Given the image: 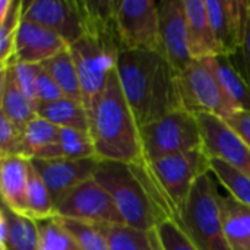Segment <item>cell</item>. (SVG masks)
<instances>
[{"label": "cell", "mask_w": 250, "mask_h": 250, "mask_svg": "<svg viewBox=\"0 0 250 250\" xmlns=\"http://www.w3.org/2000/svg\"><path fill=\"white\" fill-rule=\"evenodd\" d=\"M116 69L139 127L185 110L180 73L160 53L123 50L119 53Z\"/></svg>", "instance_id": "6da1fadb"}, {"label": "cell", "mask_w": 250, "mask_h": 250, "mask_svg": "<svg viewBox=\"0 0 250 250\" xmlns=\"http://www.w3.org/2000/svg\"><path fill=\"white\" fill-rule=\"evenodd\" d=\"M89 133L100 161L138 163L142 158L139 126L123 94L117 69L88 113Z\"/></svg>", "instance_id": "7a4b0ae2"}, {"label": "cell", "mask_w": 250, "mask_h": 250, "mask_svg": "<svg viewBox=\"0 0 250 250\" xmlns=\"http://www.w3.org/2000/svg\"><path fill=\"white\" fill-rule=\"evenodd\" d=\"M94 179L111 196L125 226L152 231L167 220L155 201L152 185L141 161L133 164L100 161Z\"/></svg>", "instance_id": "3957f363"}, {"label": "cell", "mask_w": 250, "mask_h": 250, "mask_svg": "<svg viewBox=\"0 0 250 250\" xmlns=\"http://www.w3.org/2000/svg\"><path fill=\"white\" fill-rule=\"evenodd\" d=\"M139 161L149 177L163 214L168 220L179 223L195 182L211 171L208 154L204 149H196L152 163Z\"/></svg>", "instance_id": "277c9868"}, {"label": "cell", "mask_w": 250, "mask_h": 250, "mask_svg": "<svg viewBox=\"0 0 250 250\" xmlns=\"http://www.w3.org/2000/svg\"><path fill=\"white\" fill-rule=\"evenodd\" d=\"M212 176L209 171L195 182L177 224L199 250H230L221 220V195Z\"/></svg>", "instance_id": "5b68a950"}, {"label": "cell", "mask_w": 250, "mask_h": 250, "mask_svg": "<svg viewBox=\"0 0 250 250\" xmlns=\"http://www.w3.org/2000/svg\"><path fill=\"white\" fill-rule=\"evenodd\" d=\"M142 161L152 163L166 157L204 149L195 114L179 110L139 127Z\"/></svg>", "instance_id": "8992f818"}, {"label": "cell", "mask_w": 250, "mask_h": 250, "mask_svg": "<svg viewBox=\"0 0 250 250\" xmlns=\"http://www.w3.org/2000/svg\"><path fill=\"white\" fill-rule=\"evenodd\" d=\"M69 50L78 70L83 107L89 113L104 92L111 73L116 70L122 48L116 42L85 35L69 45Z\"/></svg>", "instance_id": "52a82bcc"}, {"label": "cell", "mask_w": 250, "mask_h": 250, "mask_svg": "<svg viewBox=\"0 0 250 250\" xmlns=\"http://www.w3.org/2000/svg\"><path fill=\"white\" fill-rule=\"evenodd\" d=\"M180 89L185 110L195 116L211 113L226 119L236 111L220 85L214 57L193 60L180 73Z\"/></svg>", "instance_id": "ba28073f"}, {"label": "cell", "mask_w": 250, "mask_h": 250, "mask_svg": "<svg viewBox=\"0 0 250 250\" xmlns=\"http://www.w3.org/2000/svg\"><path fill=\"white\" fill-rule=\"evenodd\" d=\"M116 25L122 51L142 50L160 53L158 1L122 0L117 1Z\"/></svg>", "instance_id": "9c48e42d"}, {"label": "cell", "mask_w": 250, "mask_h": 250, "mask_svg": "<svg viewBox=\"0 0 250 250\" xmlns=\"http://www.w3.org/2000/svg\"><path fill=\"white\" fill-rule=\"evenodd\" d=\"M56 217L104 226L125 224L111 196L94 177L76 186L56 205Z\"/></svg>", "instance_id": "30bf717a"}, {"label": "cell", "mask_w": 250, "mask_h": 250, "mask_svg": "<svg viewBox=\"0 0 250 250\" xmlns=\"http://www.w3.org/2000/svg\"><path fill=\"white\" fill-rule=\"evenodd\" d=\"M23 19L45 26L67 45L75 44L86 35L81 0L23 1Z\"/></svg>", "instance_id": "8fae6325"}, {"label": "cell", "mask_w": 250, "mask_h": 250, "mask_svg": "<svg viewBox=\"0 0 250 250\" xmlns=\"http://www.w3.org/2000/svg\"><path fill=\"white\" fill-rule=\"evenodd\" d=\"M204 151L209 158H218L237 171L250 177L249 145L218 116L211 113L196 114Z\"/></svg>", "instance_id": "7c38bea8"}, {"label": "cell", "mask_w": 250, "mask_h": 250, "mask_svg": "<svg viewBox=\"0 0 250 250\" xmlns=\"http://www.w3.org/2000/svg\"><path fill=\"white\" fill-rule=\"evenodd\" d=\"M160 54L179 72H185L193 62L189 42L185 0L158 1Z\"/></svg>", "instance_id": "4fadbf2b"}, {"label": "cell", "mask_w": 250, "mask_h": 250, "mask_svg": "<svg viewBox=\"0 0 250 250\" xmlns=\"http://www.w3.org/2000/svg\"><path fill=\"white\" fill-rule=\"evenodd\" d=\"M98 163L100 160L97 157L85 160H67L63 157L53 160H31L32 167L51 195L54 209L70 190L94 177Z\"/></svg>", "instance_id": "5bb4252c"}, {"label": "cell", "mask_w": 250, "mask_h": 250, "mask_svg": "<svg viewBox=\"0 0 250 250\" xmlns=\"http://www.w3.org/2000/svg\"><path fill=\"white\" fill-rule=\"evenodd\" d=\"M207 10L221 54L233 56L246 31L250 0H207Z\"/></svg>", "instance_id": "9a60e30c"}, {"label": "cell", "mask_w": 250, "mask_h": 250, "mask_svg": "<svg viewBox=\"0 0 250 250\" xmlns=\"http://www.w3.org/2000/svg\"><path fill=\"white\" fill-rule=\"evenodd\" d=\"M66 48H69V45L53 31L22 18L15 41L12 63L41 64Z\"/></svg>", "instance_id": "2e32d148"}, {"label": "cell", "mask_w": 250, "mask_h": 250, "mask_svg": "<svg viewBox=\"0 0 250 250\" xmlns=\"http://www.w3.org/2000/svg\"><path fill=\"white\" fill-rule=\"evenodd\" d=\"M31 160L19 155L0 157V192L3 205L28 217V183Z\"/></svg>", "instance_id": "e0dca14e"}, {"label": "cell", "mask_w": 250, "mask_h": 250, "mask_svg": "<svg viewBox=\"0 0 250 250\" xmlns=\"http://www.w3.org/2000/svg\"><path fill=\"white\" fill-rule=\"evenodd\" d=\"M190 53L193 60L208 59L221 54L215 34L212 31L207 0H185Z\"/></svg>", "instance_id": "ac0fdd59"}, {"label": "cell", "mask_w": 250, "mask_h": 250, "mask_svg": "<svg viewBox=\"0 0 250 250\" xmlns=\"http://www.w3.org/2000/svg\"><path fill=\"white\" fill-rule=\"evenodd\" d=\"M0 250H40L38 223L1 207Z\"/></svg>", "instance_id": "d6986e66"}, {"label": "cell", "mask_w": 250, "mask_h": 250, "mask_svg": "<svg viewBox=\"0 0 250 250\" xmlns=\"http://www.w3.org/2000/svg\"><path fill=\"white\" fill-rule=\"evenodd\" d=\"M0 114L21 129L37 116V108L21 89L12 64L0 70Z\"/></svg>", "instance_id": "ffe728a7"}, {"label": "cell", "mask_w": 250, "mask_h": 250, "mask_svg": "<svg viewBox=\"0 0 250 250\" xmlns=\"http://www.w3.org/2000/svg\"><path fill=\"white\" fill-rule=\"evenodd\" d=\"M23 155L28 160L62 158L60 127L35 116L23 127Z\"/></svg>", "instance_id": "44dd1931"}, {"label": "cell", "mask_w": 250, "mask_h": 250, "mask_svg": "<svg viewBox=\"0 0 250 250\" xmlns=\"http://www.w3.org/2000/svg\"><path fill=\"white\" fill-rule=\"evenodd\" d=\"M223 229L230 250H250V208L231 195L220 199Z\"/></svg>", "instance_id": "7402d4cb"}, {"label": "cell", "mask_w": 250, "mask_h": 250, "mask_svg": "<svg viewBox=\"0 0 250 250\" xmlns=\"http://www.w3.org/2000/svg\"><path fill=\"white\" fill-rule=\"evenodd\" d=\"M215 72L223 91L234 110H250V85L234 64L231 56L218 54L214 57Z\"/></svg>", "instance_id": "603a6c76"}, {"label": "cell", "mask_w": 250, "mask_h": 250, "mask_svg": "<svg viewBox=\"0 0 250 250\" xmlns=\"http://www.w3.org/2000/svg\"><path fill=\"white\" fill-rule=\"evenodd\" d=\"M37 116L45 119L57 127H69L89 132L88 111L83 104L64 97L57 101L38 105Z\"/></svg>", "instance_id": "cb8c5ba5"}, {"label": "cell", "mask_w": 250, "mask_h": 250, "mask_svg": "<svg viewBox=\"0 0 250 250\" xmlns=\"http://www.w3.org/2000/svg\"><path fill=\"white\" fill-rule=\"evenodd\" d=\"M41 66L53 76L56 83L60 86L64 98L83 104L78 70H76V66H75V62L69 48L45 60L44 63H41Z\"/></svg>", "instance_id": "d4e9b609"}, {"label": "cell", "mask_w": 250, "mask_h": 250, "mask_svg": "<svg viewBox=\"0 0 250 250\" xmlns=\"http://www.w3.org/2000/svg\"><path fill=\"white\" fill-rule=\"evenodd\" d=\"M110 250H163L155 230L142 231L125 224L108 226Z\"/></svg>", "instance_id": "484cf974"}, {"label": "cell", "mask_w": 250, "mask_h": 250, "mask_svg": "<svg viewBox=\"0 0 250 250\" xmlns=\"http://www.w3.org/2000/svg\"><path fill=\"white\" fill-rule=\"evenodd\" d=\"M82 250H110L108 226L57 217Z\"/></svg>", "instance_id": "4316f807"}, {"label": "cell", "mask_w": 250, "mask_h": 250, "mask_svg": "<svg viewBox=\"0 0 250 250\" xmlns=\"http://www.w3.org/2000/svg\"><path fill=\"white\" fill-rule=\"evenodd\" d=\"M23 18V1L12 0L4 16L0 18V70L7 67L15 54V41Z\"/></svg>", "instance_id": "83f0119b"}, {"label": "cell", "mask_w": 250, "mask_h": 250, "mask_svg": "<svg viewBox=\"0 0 250 250\" xmlns=\"http://www.w3.org/2000/svg\"><path fill=\"white\" fill-rule=\"evenodd\" d=\"M28 217L35 221H44L56 217L54 204L51 195L31 164L29 183H28Z\"/></svg>", "instance_id": "f1b7e54d"}, {"label": "cell", "mask_w": 250, "mask_h": 250, "mask_svg": "<svg viewBox=\"0 0 250 250\" xmlns=\"http://www.w3.org/2000/svg\"><path fill=\"white\" fill-rule=\"evenodd\" d=\"M211 173L221 182L233 198L250 208V177L218 158H209Z\"/></svg>", "instance_id": "f546056e"}, {"label": "cell", "mask_w": 250, "mask_h": 250, "mask_svg": "<svg viewBox=\"0 0 250 250\" xmlns=\"http://www.w3.org/2000/svg\"><path fill=\"white\" fill-rule=\"evenodd\" d=\"M60 145L63 158L85 160L95 157V148L88 130L60 127Z\"/></svg>", "instance_id": "4dcf8cb0"}, {"label": "cell", "mask_w": 250, "mask_h": 250, "mask_svg": "<svg viewBox=\"0 0 250 250\" xmlns=\"http://www.w3.org/2000/svg\"><path fill=\"white\" fill-rule=\"evenodd\" d=\"M37 223L40 230V250H82L57 217Z\"/></svg>", "instance_id": "1f68e13d"}, {"label": "cell", "mask_w": 250, "mask_h": 250, "mask_svg": "<svg viewBox=\"0 0 250 250\" xmlns=\"http://www.w3.org/2000/svg\"><path fill=\"white\" fill-rule=\"evenodd\" d=\"M163 250H199L180 226L173 220H164L155 229Z\"/></svg>", "instance_id": "d6a6232c"}, {"label": "cell", "mask_w": 250, "mask_h": 250, "mask_svg": "<svg viewBox=\"0 0 250 250\" xmlns=\"http://www.w3.org/2000/svg\"><path fill=\"white\" fill-rule=\"evenodd\" d=\"M23 155V129L0 114V157Z\"/></svg>", "instance_id": "836d02e7"}, {"label": "cell", "mask_w": 250, "mask_h": 250, "mask_svg": "<svg viewBox=\"0 0 250 250\" xmlns=\"http://www.w3.org/2000/svg\"><path fill=\"white\" fill-rule=\"evenodd\" d=\"M15 70L16 81L23 91V94L34 103L37 108V98H35V83L37 78L41 69V64H32V63H10Z\"/></svg>", "instance_id": "e575fe53"}, {"label": "cell", "mask_w": 250, "mask_h": 250, "mask_svg": "<svg viewBox=\"0 0 250 250\" xmlns=\"http://www.w3.org/2000/svg\"><path fill=\"white\" fill-rule=\"evenodd\" d=\"M63 92L60 86L56 83L53 76L41 66L37 83H35V98H37V107L41 104H48L53 101H57L63 98Z\"/></svg>", "instance_id": "d590c367"}, {"label": "cell", "mask_w": 250, "mask_h": 250, "mask_svg": "<svg viewBox=\"0 0 250 250\" xmlns=\"http://www.w3.org/2000/svg\"><path fill=\"white\" fill-rule=\"evenodd\" d=\"M231 59L237 66V69L240 70V73L243 75V78L246 79V82L250 85V12L242 44L239 50L231 56Z\"/></svg>", "instance_id": "8d00e7d4"}, {"label": "cell", "mask_w": 250, "mask_h": 250, "mask_svg": "<svg viewBox=\"0 0 250 250\" xmlns=\"http://www.w3.org/2000/svg\"><path fill=\"white\" fill-rule=\"evenodd\" d=\"M250 148V110H237L223 119Z\"/></svg>", "instance_id": "74e56055"}]
</instances>
